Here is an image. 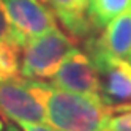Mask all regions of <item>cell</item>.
I'll return each mask as SVG.
<instances>
[{"instance_id": "obj_1", "label": "cell", "mask_w": 131, "mask_h": 131, "mask_svg": "<svg viewBox=\"0 0 131 131\" xmlns=\"http://www.w3.org/2000/svg\"><path fill=\"white\" fill-rule=\"evenodd\" d=\"M27 82L44 106L48 123L59 131H96L114 112L104 101L59 89L48 81Z\"/></svg>"}, {"instance_id": "obj_2", "label": "cell", "mask_w": 131, "mask_h": 131, "mask_svg": "<svg viewBox=\"0 0 131 131\" xmlns=\"http://www.w3.org/2000/svg\"><path fill=\"white\" fill-rule=\"evenodd\" d=\"M76 48L59 27L27 40L22 46L21 76L32 81H51L62 60Z\"/></svg>"}, {"instance_id": "obj_3", "label": "cell", "mask_w": 131, "mask_h": 131, "mask_svg": "<svg viewBox=\"0 0 131 131\" xmlns=\"http://www.w3.org/2000/svg\"><path fill=\"white\" fill-rule=\"evenodd\" d=\"M85 52L100 74L101 100L112 107L131 104V63L112 57L90 38H85Z\"/></svg>"}, {"instance_id": "obj_4", "label": "cell", "mask_w": 131, "mask_h": 131, "mask_svg": "<svg viewBox=\"0 0 131 131\" xmlns=\"http://www.w3.org/2000/svg\"><path fill=\"white\" fill-rule=\"evenodd\" d=\"M49 82L59 89L101 100L100 74L93 62L87 55V52L78 48H74L62 60V63L59 65L57 71Z\"/></svg>"}, {"instance_id": "obj_5", "label": "cell", "mask_w": 131, "mask_h": 131, "mask_svg": "<svg viewBox=\"0 0 131 131\" xmlns=\"http://www.w3.org/2000/svg\"><path fill=\"white\" fill-rule=\"evenodd\" d=\"M0 112L14 123H48L44 106L25 78L0 82Z\"/></svg>"}, {"instance_id": "obj_6", "label": "cell", "mask_w": 131, "mask_h": 131, "mask_svg": "<svg viewBox=\"0 0 131 131\" xmlns=\"http://www.w3.org/2000/svg\"><path fill=\"white\" fill-rule=\"evenodd\" d=\"M6 14L22 43L57 29V17L43 0H2Z\"/></svg>"}, {"instance_id": "obj_7", "label": "cell", "mask_w": 131, "mask_h": 131, "mask_svg": "<svg viewBox=\"0 0 131 131\" xmlns=\"http://www.w3.org/2000/svg\"><path fill=\"white\" fill-rule=\"evenodd\" d=\"M89 38L112 57L131 63V6L114 17L101 35H90Z\"/></svg>"}, {"instance_id": "obj_8", "label": "cell", "mask_w": 131, "mask_h": 131, "mask_svg": "<svg viewBox=\"0 0 131 131\" xmlns=\"http://www.w3.org/2000/svg\"><path fill=\"white\" fill-rule=\"evenodd\" d=\"M71 36L85 40L93 33L87 10L89 0H44Z\"/></svg>"}, {"instance_id": "obj_9", "label": "cell", "mask_w": 131, "mask_h": 131, "mask_svg": "<svg viewBox=\"0 0 131 131\" xmlns=\"http://www.w3.org/2000/svg\"><path fill=\"white\" fill-rule=\"evenodd\" d=\"M131 6V0H89L87 16L93 32L103 30L104 27Z\"/></svg>"}, {"instance_id": "obj_10", "label": "cell", "mask_w": 131, "mask_h": 131, "mask_svg": "<svg viewBox=\"0 0 131 131\" xmlns=\"http://www.w3.org/2000/svg\"><path fill=\"white\" fill-rule=\"evenodd\" d=\"M103 128L107 131H131V104L114 107V112L104 120Z\"/></svg>"}, {"instance_id": "obj_11", "label": "cell", "mask_w": 131, "mask_h": 131, "mask_svg": "<svg viewBox=\"0 0 131 131\" xmlns=\"http://www.w3.org/2000/svg\"><path fill=\"white\" fill-rule=\"evenodd\" d=\"M5 44L24 46L22 40L19 38V35L16 33L14 27L11 25V21H10V17L6 14L3 2L0 0V46H5Z\"/></svg>"}, {"instance_id": "obj_12", "label": "cell", "mask_w": 131, "mask_h": 131, "mask_svg": "<svg viewBox=\"0 0 131 131\" xmlns=\"http://www.w3.org/2000/svg\"><path fill=\"white\" fill-rule=\"evenodd\" d=\"M21 126L22 131H59L57 128H54L52 125H46V123H32V122H21L17 123Z\"/></svg>"}, {"instance_id": "obj_13", "label": "cell", "mask_w": 131, "mask_h": 131, "mask_svg": "<svg viewBox=\"0 0 131 131\" xmlns=\"http://www.w3.org/2000/svg\"><path fill=\"white\" fill-rule=\"evenodd\" d=\"M2 131H21V129L17 128L16 125H6V126H5V128L2 129Z\"/></svg>"}, {"instance_id": "obj_14", "label": "cell", "mask_w": 131, "mask_h": 131, "mask_svg": "<svg viewBox=\"0 0 131 131\" xmlns=\"http://www.w3.org/2000/svg\"><path fill=\"white\" fill-rule=\"evenodd\" d=\"M3 128H5V120H3L2 117H0V131H2Z\"/></svg>"}, {"instance_id": "obj_15", "label": "cell", "mask_w": 131, "mask_h": 131, "mask_svg": "<svg viewBox=\"0 0 131 131\" xmlns=\"http://www.w3.org/2000/svg\"><path fill=\"white\" fill-rule=\"evenodd\" d=\"M96 131H107V129H104V128H100V129H96Z\"/></svg>"}, {"instance_id": "obj_16", "label": "cell", "mask_w": 131, "mask_h": 131, "mask_svg": "<svg viewBox=\"0 0 131 131\" xmlns=\"http://www.w3.org/2000/svg\"><path fill=\"white\" fill-rule=\"evenodd\" d=\"M43 2H44V0H43Z\"/></svg>"}]
</instances>
